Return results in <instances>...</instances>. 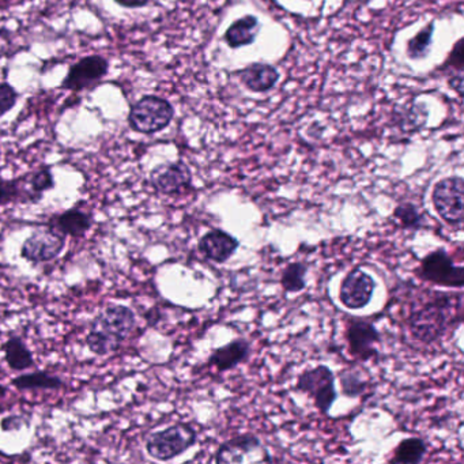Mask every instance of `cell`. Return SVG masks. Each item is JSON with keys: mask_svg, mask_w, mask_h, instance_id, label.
<instances>
[{"mask_svg": "<svg viewBox=\"0 0 464 464\" xmlns=\"http://www.w3.org/2000/svg\"><path fill=\"white\" fill-rule=\"evenodd\" d=\"M374 289V279L360 267H355L342 281L339 300L347 310H363L372 302Z\"/></svg>", "mask_w": 464, "mask_h": 464, "instance_id": "12", "label": "cell"}, {"mask_svg": "<svg viewBox=\"0 0 464 464\" xmlns=\"http://www.w3.org/2000/svg\"><path fill=\"white\" fill-rule=\"evenodd\" d=\"M236 75L252 93H267L276 88L279 81V71L268 63H250L237 71Z\"/></svg>", "mask_w": 464, "mask_h": 464, "instance_id": "16", "label": "cell"}, {"mask_svg": "<svg viewBox=\"0 0 464 464\" xmlns=\"http://www.w3.org/2000/svg\"><path fill=\"white\" fill-rule=\"evenodd\" d=\"M18 101V93L12 84L0 82V118L7 115Z\"/></svg>", "mask_w": 464, "mask_h": 464, "instance_id": "29", "label": "cell"}, {"mask_svg": "<svg viewBox=\"0 0 464 464\" xmlns=\"http://www.w3.org/2000/svg\"><path fill=\"white\" fill-rule=\"evenodd\" d=\"M31 426V418L23 414H10L0 421V429L4 432H20Z\"/></svg>", "mask_w": 464, "mask_h": 464, "instance_id": "30", "label": "cell"}, {"mask_svg": "<svg viewBox=\"0 0 464 464\" xmlns=\"http://www.w3.org/2000/svg\"><path fill=\"white\" fill-rule=\"evenodd\" d=\"M41 199L42 195L31 191L29 176L0 180V207L9 205H37Z\"/></svg>", "mask_w": 464, "mask_h": 464, "instance_id": "19", "label": "cell"}, {"mask_svg": "<svg viewBox=\"0 0 464 464\" xmlns=\"http://www.w3.org/2000/svg\"><path fill=\"white\" fill-rule=\"evenodd\" d=\"M136 324V312L130 307L109 304L91 321L84 337L86 346L100 357L115 355L130 337Z\"/></svg>", "mask_w": 464, "mask_h": 464, "instance_id": "2", "label": "cell"}, {"mask_svg": "<svg viewBox=\"0 0 464 464\" xmlns=\"http://www.w3.org/2000/svg\"><path fill=\"white\" fill-rule=\"evenodd\" d=\"M214 461L218 464L267 463L271 461V456L259 437L247 433L221 444Z\"/></svg>", "mask_w": 464, "mask_h": 464, "instance_id": "7", "label": "cell"}, {"mask_svg": "<svg viewBox=\"0 0 464 464\" xmlns=\"http://www.w3.org/2000/svg\"><path fill=\"white\" fill-rule=\"evenodd\" d=\"M448 86L451 91L458 93L459 99H463L464 78L463 74H455L448 78Z\"/></svg>", "mask_w": 464, "mask_h": 464, "instance_id": "31", "label": "cell"}, {"mask_svg": "<svg viewBox=\"0 0 464 464\" xmlns=\"http://www.w3.org/2000/svg\"><path fill=\"white\" fill-rule=\"evenodd\" d=\"M436 29L434 21L426 23L416 36L411 37L406 46V57L410 60L426 59L431 54L433 46V34Z\"/></svg>", "mask_w": 464, "mask_h": 464, "instance_id": "23", "label": "cell"}, {"mask_svg": "<svg viewBox=\"0 0 464 464\" xmlns=\"http://www.w3.org/2000/svg\"><path fill=\"white\" fill-rule=\"evenodd\" d=\"M109 70V62L101 55L82 57L71 66L67 76L63 79L62 89L71 92H83L94 88Z\"/></svg>", "mask_w": 464, "mask_h": 464, "instance_id": "11", "label": "cell"}, {"mask_svg": "<svg viewBox=\"0 0 464 464\" xmlns=\"http://www.w3.org/2000/svg\"><path fill=\"white\" fill-rule=\"evenodd\" d=\"M463 318V300L458 294H440L411 312L408 328L416 341L431 345L455 329Z\"/></svg>", "mask_w": 464, "mask_h": 464, "instance_id": "1", "label": "cell"}, {"mask_svg": "<svg viewBox=\"0 0 464 464\" xmlns=\"http://www.w3.org/2000/svg\"><path fill=\"white\" fill-rule=\"evenodd\" d=\"M250 355V341L239 337L229 342L225 346L218 347L208 357V365L214 366L217 371L228 372L248 360Z\"/></svg>", "mask_w": 464, "mask_h": 464, "instance_id": "17", "label": "cell"}, {"mask_svg": "<svg viewBox=\"0 0 464 464\" xmlns=\"http://www.w3.org/2000/svg\"><path fill=\"white\" fill-rule=\"evenodd\" d=\"M29 186H31V191L42 195V197L46 192L54 189L57 187V181H55L51 168L42 166V168L37 169L36 172L29 175Z\"/></svg>", "mask_w": 464, "mask_h": 464, "instance_id": "27", "label": "cell"}, {"mask_svg": "<svg viewBox=\"0 0 464 464\" xmlns=\"http://www.w3.org/2000/svg\"><path fill=\"white\" fill-rule=\"evenodd\" d=\"M295 389L312 398L316 407L324 416L329 413L337 398L335 374L327 365H318L302 372L297 379Z\"/></svg>", "mask_w": 464, "mask_h": 464, "instance_id": "6", "label": "cell"}, {"mask_svg": "<svg viewBox=\"0 0 464 464\" xmlns=\"http://www.w3.org/2000/svg\"><path fill=\"white\" fill-rule=\"evenodd\" d=\"M0 155H2V149H0Z\"/></svg>", "mask_w": 464, "mask_h": 464, "instance_id": "34", "label": "cell"}, {"mask_svg": "<svg viewBox=\"0 0 464 464\" xmlns=\"http://www.w3.org/2000/svg\"><path fill=\"white\" fill-rule=\"evenodd\" d=\"M175 118V108L162 97L144 96L131 107L128 124L136 133L153 136L165 130Z\"/></svg>", "mask_w": 464, "mask_h": 464, "instance_id": "3", "label": "cell"}, {"mask_svg": "<svg viewBox=\"0 0 464 464\" xmlns=\"http://www.w3.org/2000/svg\"><path fill=\"white\" fill-rule=\"evenodd\" d=\"M93 223L94 217L91 211L83 210L81 207H73L51 215L44 225L54 229L63 236L82 239L93 228Z\"/></svg>", "mask_w": 464, "mask_h": 464, "instance_id": "14", "label": "cell"}, {"mask_svg": "<svg viewBox=\"0 0 464 464\" xmlns=\"http://www.w3.org/2000/svg\"><path fill=\"white\" fill-rule=\"evenodd\" d=\"M426 453H428V445L425 440L421 437H408L397 445L389 461L392 464L421 463Z\"/></svg>", "mask_w": 464, "mask_h": 464, "instance_id": "22", "label": "cell"}, {"mask_svg": "<svg viewBox=\"0 0 464 464\" xmlns=\"http://www.w3.org/2000/svg\"><path fill=\"white\" fill-rule=\"evenodd\" d=\"M394 220L399 223L402 229H410V231H418L424 226V214L418 210L414 203H400L395 207L392 213Z\"/></svg>", "mask_w": 464, "mask_h": 464, "instance_id": "26", "label": "cell"}, {"mask_svg": "<svg viewBox=\"0 0 464 464\" xmlns=\"http://www.w3.org/2000/svg\"><path fill=\"white\" fill-rule=\"evenodd\" d=\"M346 339L353 357L365 363L376 357L377 345L381 344V334L374 324L357 319L347 326Z\"/></svg>", "mask_w": 464, "mask_h": 464, "instance_id": "13", "label": "cell"}, {"mask_svg": "<svg viewBox=\"0 0 464 464\" xmlns=\"http://www.w3.org/2000/svg\"><path fill=\"white\" fill-rule=\"evenodd\" d=\"M339 383H341L342 394L353 399L365 394L369 386V376L363 369L353 366L339 372Z\"/></svg>", "mask_w": 464, "mask_h": 464, "instance_id": "24", "label": "cell"}, {"mask_svg": "<svg viewBox=\"0 0 464 464\" xmlns=\"http://www.w3.org/2000/svg\"><path fill=\"white\" fill-rule=\"evenodd\" d=\"M150 184L158 194L179 197L192 189V172L184 161L161 163L150 172Z\"/></svg>", "mask_w": 464, "mask_h": 464, "instance_id": "10", "label": "cell"}, {"mask_svg": "<svg viewBox=\"0 0 464 464\" xmlns=\"http://www.w3.org/2000/svg\"><path fill=\"white\" fill-rule=\"evenodd\" d=\"M260 26V21L255 15H244L226 29L223 41L232 49L252 46L259 36Z\"/></svg>", "mask_w": 464, "mask_h": 464, "instance_id": "18", "label": "cell"}, {"mask_svg": "<svg viewBox=\"0 0 464 464\" xmlns=\"http://www.w3.org/2000/svg\"><path fill=\"white\" fill-rule=\"evenodd\" d=\"M432 202L437 214L448 225L460 228L464 214V181L460 176H451L437 181L432 192Z\"/></svg>", "mask_w": 464, "mask_h": 464, "instance_id": "5", "label": "cell"}, {"mask_svg": "<svg viewBox=\"0 0 464 464\" xmlns=\"http://www.w3.org/2000/svg\"><path fill=\"white\" fill-rule=\"evenodd\" d=\"M115 2L126 9H141V7L147 6L152 0H115Z\"/></svg>", "mask_w": 464, "mask_h": 464, "instance_id": "32", "label": "cell"}, {"mask_svg": "<svg viewBox=\"0 0 464 464\" xmlns=\"http://www.w3.org/2000/svg\"><path fill=\"white\" fill-rule=\"evenodd\" d=\"M442 71H456L458 74H463L464 70V39H459L453 46L452 51L448 55L447 60L442 66Z\"/></svg>", "mask_w": 464, "mask_h": 464, "instance_id": "28", "label": "cell"}, {"mask_svg": "<svg viewBox=\"0 0 464 464\" xmlns=\"http://www.w3.org/2000/svg\"><path fill=\"white\" fill-rule=\"evenodd\" d=\"M240 241L223 229L207 232L197 242L199 252L207 260L214 263H225L239 250Z\"/></svg>", "mask_w": 464, "mask_h": 464, "instance_id": "15", "label": "cell"}, {"mask_svg": "<svg viewBox=\"0 0 464 464\" xmlns=\"http://www.w3.org/2000/svg\"><path fill=\"white\" fill-rule=\"evenodd\" d=\"M419 276L424 281L432 282L439 286L461 289L464 286V267L455 266L447 250L439 248L428 253L421 262Z\"/></svg>", "mask_w": 464, "mask_h": 464, "instance_id": "8", "label": "cell"}, {"mask_svg": "<svg viewBox=\"0 0 464 464\" xmlns=\"http://www.w3.org/2000/svg\"><path fill=\"white\" fill-rule=\"evenodd\" d=\"M7 395V389L6 387H0V400L4 399V397Z\"/></svg>", "mask_w": 464, "mask_h": 464, "instance_id": "33", "label": "cell"}, {"mask_svg": "<svg viewBox=\"0 0 464 464\" xmlns=\"http://www.w3.org/2000/svg\"><path fill=\"white\" fill-rule=\"evenodd\" d=\"M308 266L302 262L287 265L281 274V286L286 293H300L307 287Z\"/></svg>", "mask_w": 464, "mask_h": 464, "instance_id": "25", "label": "cell"}, {"mask_svg": "<svg viewBox=\"0 0 464 464\" xmlns=\"http://www.w3.org/2000/svg\"><path fill=\"white\" fill-rule=\"evenodd\" d=\"M197 433L194 426L179 422L162 431L154 432L146 440V452L158 461H169L194 447Z\"/></svg>", "mask_w": 464, "mask_h": 464, "instance_id": "4", "label": "cell"}, {"mask_svg": "<svg viewBox=\"0 0 464 464\" xmlns=\"http://www.w3.org/2000/svg\"><path fill=\"white\" fill-rule=\"evenodd\" d=\"M4 361L12 371L25 372L36 366L33 353L26 342L18 335H10L9 339L2 345Z\"/></svg>", "mask_w": 464, "mask_h": 464, "instance_id": "21", "label": "cell"}, {"mask_svg": "<svg viewBox=\"0 0 464 464\" xmlns=\"http://www.w3.org/2000/svg\"><path fill=\"white\" fill-rule=\"evenodd\" d=\"M66 248V236L57 233L54 229H39L33 232L21 247V258L31 265H44L54 262L62 255Z\"/></svg>", "mask_w": 464, "mask_h": 464, "instance_id": "9", "label": "cell"}, {"mask_svg": "<svg viewBox=\"0 0 464 464\" xmlns=\"http://www.w3.org/2000/svg\"><path fill=\"white\" fill-rule=\"evenodd\" d=\"M12 386L20 391H55L65 389V380L48 371H34L31 373L20 374L12 380Z\"/></svg>", "mask_w": 464, "mask_h": 464, "instance_id": "20", "label": "cell"}]
</instances>
